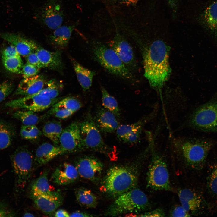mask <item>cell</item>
Segmentation results:
<instances>
[{"label":"cell","mask_w":217,"mask_h":217,"mask_svg":"<svg viewBox=\"0 0 217 217\" xmlns=\"http://www.w3.org/2000/svg\"><path fill=\"white\" fill-rule=\"evenodd\" d=\"M49 170H46L36 179L31 183L29 195L32 199L41 195L49 194L53 190L49 183L48 176Z\"/></svg>","instance_id":"obj_26"},{"label":"cell","mask_w":217,"mask_h":217,"mask_svg":"<svg viewBox=\"0 0 217 217\" xmlns=\"http://www.w3.org/2000/svg\"><path fill=\"white\" fill-rule=\"evenodd\" d=\"M115 116L110 111L99 106L97 108L93 118L100 132L112 133L115 131L119 125Z\"/></svg>","instance_id":"obj_20"},{"label":"cell","mask_w":217,"mask_h":217,"mask_svg":"<svg viewBox=\"0 0 217 217\" xmlns=\"http://www.w3.org/2000/svg\"><path fill=\"white\" fill-rule=\"evenodd\" d=\"M119 3L127 6L135 5L139 0H115Z\"/></svg>","instance_id":"obj_49"},{"label":"cell","mask_w":217,"mask_h":217,"mask_svg":"<svg viewBox=\"0 0 217 217\" xmlns=\"http://www.w3.org/2000/svg\"><path fill=\"white\" fill-rule=\"evenodd\" d=\"M75 166L79 175L81 177L95 181L99 178L101 174L103 165L96 158L86 156L78 158L76 161Z\"/></svg>","instance_id":"obj_14"},{"label":"cell","mask_w":217,"mask_h":217,"mask_svg":"<svg viewBox=\"0 0 217 217\" xmlns=\"http://www.w3.org/2000/svg\"><path fill=\"white\" fill-rule=\"evenodd\" d=\"M79 176L75 166L70 163L64 162L58 166L51 176V180L60 185L70 184L76 181Z\"/></svg>","instance_id":"obj_17"},{"label":"cell","mask_w":217,"mask_h":217,"mask_svg":"<svg viewBox=\"0 0 217 217\" xmlns=\"http://www.w3.org/2000/svg\"><path fill=\"white\" fill-rule=\"evenodd\" d=\"M24 217H34L35 216L32 213L28 212H25L23 215Z\"/></svg>","instance_id":"obj_50"},{"label":"cell","mask_w":217,"mask_h":217,"mask_svg":"<svg viewBox=\"0 0 217 217\" xmlns=\"http://www.w3.org/2000/svg\"><path fill=\"white\" fill-rule=\"evenodd\" d=\"M65 153L83 151L79 123H72L63 129L59 146Z\"/></svg>","instance_id":"obj_12"},{"label":"cell","mask_w":217,"mask_h":217,"mask_svg":"<svg viewBox=\"0 0 217 217\" xmlns=\"http://www.w3.org/2000/svg\"><path fill=\"white\" fill-rule=\"evenodd\" d=\"M13 89V84L9 80H7L0 84V103L12 93Z\"/></svg>","instance_id":"obj_39"},{"label":"cell","mask_w":217,"mask_h":217,"mask_svg":"<svg viewBox=\"0 0 217 217\" xmlns=\"http://www.w3.org/2000/svg\"><path fill=\"white\" fill-rule=\"evenodd\" d=\"M20 56L18 53L15 47L11 44L2 50V58H9Z\"/></svg>","instance_id":"obj_42"},{"label":"cell","mask_w":217,"mask_h":217,"mask_svg":"<svg viewBox=\"0 0 217 217\" xmlns=\"http://www.w3.org/2000/svg\"><path fill=\"white\" fill-rule=\"evenodd\" d=\"M45 80L44 76L41 74L24 78L14 95L25 96L35 94L44 87L46 82Z\"/></svg>","instance_id":"obj_22"},{"label":"cell","mask_w":217,"mask_h":217,"mask_svg":"<svg viewBox=\"0 0 217 217\" xmlns=\"http://www.w3.org/2000/svg\"><path fill=\"white\" fill-rule=\"evenodd\" d=\"M93 52L96 60L109 73L127 80L133 77L132 72L125 65L112 48L99 42L93 44Z\"/></svg>","instance_id":"obj_7"},{"label":"cell","mask_w":217,"mask_h":217,"mask_svg":"<svg viewBox=\"0 0 217 217\" xmlns=\"http://www.w3.org/2000/svg\"><path fill=\"white\" fill-rule=\"evenodd\" d=\"M71 61L77 80L83 90L85 91L89 90L92 85L95 72L85 68L72 58Z\"/></svg>","instance_id":"obj_27"},{"label":"cell","mask_w":217,"mask_h":217,"mask_svg":"<svg viewBox=\"0 0 217 217\" xmlns=\"http://www.w3.org/2000/svg\"><path fill=\"white\" fill-rule=\"evenodd\" d=\"M165 214L163 210L160 208H158L139 214L137 216L164 217L165 216Z\"/></svg>","instance_id":"obj_45"},{"label":"cell","mask_w":217,"mask_h":217,"mask_svg":"<svg viewBox=\"0 0 217 217\" xmlns=\"http://www.w3.org/2000/svg\"><path fill=\"white\" fill-rule=\"evenodd\" d=\"M139 168L137 164L112 167L104 178L101 190L108 196L116 198L136 187Z\"/></svg>","instance_id":"obj_2"},{"label":"cell","mask_w":217,"mask_h":217,"mask_svg":"<svg viewBox=\"0 0 217 217\" xmlns=\"http://www.w3.org/2000/svg\"><path fill=\"white\" fill-rule=\"evenodd\" d=\"M170 47L164 41L156 40L143 49L142 56L145 77L160 95L168 78L171 68L169 62Z\"/></svg>","instance_id":"obj_1"},{"label":"cell","mask_w":217,"mask_h":217,"mask_svg":"<svg viewBox=\"0 0 217 217\" xmlns=\"http://www.w3.org/2000/svg\"><path fill=\"white\" fill-rule=\"evenodd\" d=\"M65 153L59 146L45 142L37 149L34 157L33 169L43 165L57 156Z\"/></svg>","instance_id":"obj_18"},{"label":"cell","mask_w":217,"mask_h":217,"mask_svg":"<svg viewBox=\"0 0 217 217\" xmlns=\"http://www.w3.org/2000/svg\"><path fill=\"white\" fill-rule=\"evenodd\" d=\"M36 52L43 68L60 71L64 68L60 51L51 52L38 47Z\"/></svg>","instance_id":"obj_23"},{"label":"cell","mask_w":217,"mask_h":217,"mask_svg":"<svg viewBox=\"0 0 217 217\" xmlns=\"http://www.w3.org/2000/svg\"><path fill=\"white\" fill-rule=\"evenodd\" d=\"M63 87V85L61 83L55 79H51L46 82L44 87L35 94L55 99L60 94Z\"/></svg>","instance_id":"obj_32"},{"label":"cell","mask_w":217,"mask_h":217,"mask_svg":"<svg viewBox=\"0 0 217 217\" xmlns=\"http://www.w3.org/2000/svg\"><path fill=\"white\" fill-rule=\"evenodd\" d=\"M14 174V195L17 198L24 190L31 176L34 157L27 147L20 146L10 156Z\"/></svg>","instance_id":"obj_6"},{"label":"cell","mask_w":217,"mask_h":217,"mask_svg":"<svg viewBox=\"0 0 217 217\" xmlns=\"http://www.w3.org/2000/svg\"><path fill=\"white\" fill-rule=\"evenodd\" d=\"M35 112L26 109L15 112L13 117L20 121L25 125H36L39 122V118Z\"/></svg>","instance_id":"obj_34"},{"label":"cell","mask_w":217,"mask_h":217,"mask_svg":"<svg viewBox=\"0 0 217 217\" xmlns=\"http://www.w3.org/2000/svg\"><path fill=\"white\" fill-rule=\"evenodd\" d=\"M63 129L61 123L55 120L47 122L44 125L42 132L43 135L56 146H59V140Z\"/></svg>","instance_id":"obj_31"},{"label":"cell","mask_w":217,"mask_h":217,"mask_svg":"<svg viewBox=\"0 0 217 217\" xmlns=\"http://www.w3.org/2000/svg\"><path fill=\"white\" fill-rule=\"evenodd\" d=\"M101 88L102 105L103 107L113 113L116 116L119 117L120 111L116 100L103 87L101 86Z\"/></svg>","instance_id":"obj_33"},{"label":"cell","mask_w":217,"mask_h":217,"mask_svg":"<svg viewBox=\"0 0 217 217\" xmlns=\"http://www.w3.org/2000/svg\"><path fill=\"white\" fill-rule=\"evenodd\" d=\"M150 203L146 194L136 187L116 198L110 206L106 215L112 216L129 213H139L147 210Z\"/></svg>","instance_id":"obj_5"},{"label":"cell","mask_w":217,"mask_h":217,"mask_svg":"<svg viewBox=\"0 0 217 217\" xmlns=\"http://www.w3.org/2000/svg\"><path fill=\"white\" fill-rule=\"evenodd\" d=\"M155 114L154 111L134 123L119 125L116 130L117 138L122 141L126 136L131 134L137 131H142L145 124L152 118Z\"/></svg>","instance_id":"obj_28"},{"label":"cell","mask_w":217,"mask_h":217,"mask_svg":"<svg viewBox=\"0 0 217 217\" xmlns=\"http://www.w3.org/2000/svg\"><path fill=\"white\" fill-rule=\"evenodd\" d=\"M206 187L210 200L207 203L208 207L217 211V161L209 166L206 178Z\"/></svg>","instance_id":"obj_24"},{"label":"cell","mask_w":217,"mask_h":217,"mask_svg":"<svg viewBox=\"0 0 217 217\" xmlns=\"http://www.w3.org/2000/svg\"><path fill=\"white\" fill-rule=\"evenodd\" d=\"M36 207L46 215L51 216L62 204L63 196L58 191L39 195L33 199Z\"/></svg>","instance_id":"obj_16"},{"label":"cell","mask_w":217,"mask_h":217,"mask_svg":"<svg viewBox=\"0 0 217 217\" xmlns=\"http://www.w3.org/2000/svg\"><path fill=\"white\" fill-rule=\"evenodd\" d=\"M53 105L64 108L74 113L81 108L82 104L78 99L70 96L61 99Z\"/></svg>","instance_id":"obj_36"},{"label":"cell","mask_w":217,"mask_h":217,"mask_svg":"<svg viewBox=\"0 0 217 217\" xmlns=\"http://www.w3.org/2000/svg\"><path fill=\"white\" fill-rule=\"evenodd\" d=\"M54 216L57 217H70V214L65 210L59 209L55 211L54 213Z\"/></svg>","instance_id":"obj_47"},{"label":"cell","mask_w":217,"mask_h":217,"mask_svg":"<svg viewBox=\"0 0 217 217\" xmlns=\"http://www.w3.org/2000/svg\"><path fill=\"white\" fill-rule=\"evenodd\" d=\"M20 134L24 139L30 141L37 140L40 137L41 132L36 126H22L20 130Z\"/></svg>","instance_id":"obj_37"},{"label":"cell","mask_w":217,"mask_h":217,"mask_svg":"<svg viewBox=\"0 0 217 217\" xmlns=\"http://www.w3.org/2000/svg\"><path fill=\"white\" fill-rule=\"evenodd\" d=\"M166 0L173 14H175L177 10L178 0Z\"/></svg>","instance_id":"obj_48"},{"label":"cell","mask_w":217,"mask_h":217,"mask_svg":"<svg viewBox=\"0 0 217 217\" xmlns=\"http://www.w3.org/2000/svg\"><path fill=\"white\" fill-rule=\"evenodd\" d=\"M56 98L51 99L41 95L34 94L6 102L5 106L13 108H20L34 112L44 110L52 106L58 101Z\"/></svg>","instance_id":"obj_11"},{"label":"cell","mask_w":217,"mask_h":217,"mask_svg":"<svg viewBox=\"0 0 217 217\" xmlns=\"http://www.w3.org/2000/svg\"><path fill=\"white\" fill-rule=\"evenodd\" d=\"M171 216L173 217H190V214L181 206H175L171 210Z\"/></svg>","instance_id":"obj_43"},{"label":"cell","mask_w":217,"mask_h":217,"mask_svg":"<svg viewBox=\"0 0 217 217\" xmlns=\"http://www.w3.org/2000/svg\"><path fill=\"white\" fill-rule=\"evenodd\" d=\"M76 200L79 204L87 208H95L98 204L96 196L90 190L84 188H80L75 191Z\"/></svg>","instance_id":"obj_30"},{"label":"cell","mask_w":217,"mask_h":217,"mask_svg":"<svg viewBox=\"0 0 217 217\" xmlns=\"http://www.w3.org/2000/svg\"><path fill=\"white\" fill-rule=\"evenodd\" d=\"M178 194L181 205L191 215L197 213L204 206H207L203 195L193 189H181Z\"/></svg>","instance_id":"obj_15"},{"label":"cell","mask_w":217,"mask_h":217,"mask_svg":"<svg viewBox=\"0 0 217 217\" xmlns=\"http://www.w3.org/2000/svg\"><path fill=\"white\" fill-rule=\"evenodd\" d=\"M111 46L126 67L131 72L137 68L134 51L128 42L121 34L116 33L111 42Z\"/></svg>","instance_id":"obj_13"},{"label":"cell","mask_w":217,"mask_h":217,"mask_svg":"<svg viewBox=\"0 0 217 217\" xmlns=\"http://www.w3.org/2000/svg\"><path fill=\"white\" fill-rule=\"evenodd\" d=\"M74 113L64 108L52 105L45 116L52 115L58 118L65 119L69 118Z\"/></svg>","instance_id":"obj_38"},{"label":"cell","mask_w":217,"mask_h":217,"mask_svg":"<svg viewBox=\"0 0 217 217\" xmlns=\"http://www.w3.org/2000/svg\"><path fill=\"white\" fill-rule=\"evenodd\" d=\"M36 17L49 29L55 30L61 25L64 15L62 8L57 0H47L37 12Z\"/></svg>","instance_id":"obj_10"},{"label":"cell","mask_w":217,"mask_h":217,"mask_svg":"<svg viewBox=\"0 0 217 217\" xmlns=\"http://www.w3.org/2000/svg\"><path fill=\"white\" fill-rule=\"evenodd\" d=\"M146 133L152 154L147 173V187L154 190H171L172 187L166 162L156 150L151 133L146 131Z\"/></svg>","instance_id":"obj_4"},{"label":"cell","mask_w":217,"mask_h":217,"mask_svg":"<svg viewBox=\"0 0 217 217\" xmlns=\"http://www.w3.org/2000/svg\"><path fill=\"white\" fill-rule=\"evenodd\" d=\"M0 36L9 42L15 48L19 54L26 57L31 53L36 51L38 48L34 41L17 34L2 33Z\"/></svg>","instance_id":"obj_19"},{"label":"cell","mask_w":217,"mask_h":217,"mask_svg":"<svg viewBox=\"0 0 217 217\" xmlns=\"http://www.w3.org/2000/svg\"><path fill=\"white\" fill-rule=\"evenodd\" d=\"M172 146L191 168L200 169L206 163L208 155L213 146L212 143L206 140L184 137L174 139Z\"/></svg>","instance_id":"obj_3"},{"label":"cell","mask_w":217,"mask_h":217,"mask_svg":"<svg viewBox=\"0 0 217 217\" xmlns=\"http://www.w3.org/2000/svg\"><path fill=\"white\" fill-rule=\"evenodd\" d=\"M15 135L14 126L9 122L0 119V150L10 146Z\"/></svg>","instance_id":"obj_29"},{"label":"cell","mask_w":217,"mask_h":217,"mask_svg":"<svg viewBox=\"0 0 217 217\" xmlns=\"http://www.w3.org/2000/svg\"><path fill=\"white\" fill-rule=\"evenodd\" d=\"M201 24L212 37L217 40V0H212L200 17Z\"/></svg>","instance_id":"obj_21"},{"label":"cell","mask_w":217,"mask_h":217,"mask_svg":"<svg viewBox=\"0 0 217 217\" xmlns=\"http://www.w3.org/2000/svg\"><path fill=\"white\" fill-rule=\"evenodd\" d=\"M3 64L8 71L15 73L21 74L23 66L20 56L9 58H2Z\"/></svg>","instance_id":"obj_35"},{"label":"cell","mask_w":217,"mask_h":217,"mask_svg":"<svg viewBox=\"0 0 217 217\" xmlns=\"http://www.w3.org/2000/svg\"><path fill=\"white\" fill-rule=\"evenodd\" d=\"M91 214L84 212L76 211L70 215V217H92Z\"/></svg>","instance_id":"obj_46"},{"label":"cell","mask_w":217,"mask_h":217,"mask_svg":"<svg viewBox=\"0 0 217 217\" xmlns=\"http://www.w3.org/2000/svg\"><path fill=\"white\" fill-rule=\"evenodd\" d=\"M15 215L14 212L9 209L7 203L0 202V217H13L15 216Z\"/></svg>","instance_id":"obj_44"},{"label":"cell","mask_w":217,"mask_h":217,"mask_svg":"<svg viewBox=\"0 0 217 217\" xmlns=\"http://www.w3.org/2000/svg\"><path fill=\"white\" fill-rule=\"evenodd\" d=\"M40 69L35 66L26 63L23 65L21 74L24 78H26L37 75Z\"/></svg>","instance_id":"obj_40"},{"label":"cell","mask_w":217,"mask_h":217,"mask_svg":"<svg viewBox=\"0 0 217 217\" xmlns=\"http://www.w3.org/2000/svg\"><path fill=\"white\" fill-rule=\"evenodd\" d=\"M190 123L203 131L217 132V101H211L198 107L191 116Z\"/></svg>","instance_id":"obj_9"},{"label":"cell","mask_w":217,"mask_h":217,"mask_svg":"<svg viewBox=\"0 0 217 217\" xmlns=\"http://www.w3.org/2000/svg\"><path fill=\"white\" fill-rule=\"evenodd\" d=\"M75 24L61 26L54 30L49 36L50 42L60 49L65 48L69 42Z\"/></svg>","instance_id":"obj_25"},{"label":"cell","mask_w":217,"mask_h":217,"mask_svg":"<svg viewBox=\"0 0 217 217\" xmlns=\"http://www.w3.org/2000/svg\"><path fill=\"white\" fill-rule=\"evenodd\" d=\"M25 57L26 63L35 66L40 69L43 68L36 51L31 53Z\"/></svg>","instance_id":"obj_41"},{"label":"cell","mask_w":217,"mask_h":217,"mask_svg":"<svg viewBox=\"0 0 217 217\" xmlns=\"http://www.w3.org/2000/svg\"><path fill=\"white\" fill-rule=\"evenodd\" d=\"M79 125L83 150L86 149L105 154L111 152V148L104 142L100 131L90 113L79 123Z\"/></svg>","instance_id":"obj_8"}]
</instances>
